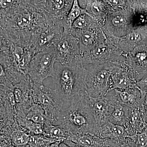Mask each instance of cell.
Wrapping results in <instances>:
<instances>
[{"label":"cell","mask_w":147,"mask_h":147,"mask_svg":"<svg viewBox=\"0 0 147 147\" xmlns=\"http://www.w3.org/2000/svg\"><path fill=\"white\" fill-rule=\"evenodd\" d=\"M0 14V37L24 47H34L35 38L48 24L33 1H14L9 8L1 9Z\"/></svg>","instance_id":"obj_1"},{"label":"cell","mask_w":147,"mask_h":147,"mask_svg":"<svg viewBox=\"0 0 147 147\" xmlns=\"http://www.w3.org/2000/svg\"><path fill=\"white\" fill-rule=\"evenodd\" d=\"M85 68L82 58L71 63H58L53 77L55 90L63 102L64 109L87 94Z\"/></svg>","instance_id":"obj_2"},{"label":"cell","mask_w":147,"mask_h":147,"mask_svg":"<svg viewBox=\"0 0 147 147\" xmlns=\"http://www.w3.org/2000/svg\"><path fill=\"white\" fill-rule=\"evenodd\" d=\"M88 94L72 102L61 113L57 125L71 135L90 134L98 136L99 128L90 109Z\"/></svg>","instance_id":"obj_3"},{"label":"cell","mask_w":147,"mask_h":147,"mask_svg":"<svg viewBox=\"0 0 147 147\" xmlns=\"http://www.w3.org/2000/svg\"><path fill=\"white\" fill-rule=\"evenodd\" d=\"M1 37V68L7 78L13 81L28 76V70L34 56L36 53L32 46L16 45Z\"/></svg>","instance_id":"obj_4"},{"label":"cell","mask_w":147,"mask_h":147,"mask_svg":"<svg viewBox=\"0 0 147 147\" xmlns=\"http://www.w3.org/2000/svg\"><path fill=\"white\" fill-rule=\"evenodd\" d=\"M124 64L95 63L84 65V82L88 95L95 98L106 96L111 91L112 75L120 69Z\"/></svg>","instance_id":"obj_5"},{"label":"cell","mask_w":147,"mask_h":147,"mask_svg":"<svg viewBox=\"0 0 147 147\" xmlns=\"http://www.w3.org/2000/svg\"><path fill=\"white\" fill-rule=\"evenodd\" d=\"M56 62L53 46L36 53L32 59L28 75L33 85H43L42 82L48 77L54 76Z\"/></svg>","instance_id":"obj_6"},{"label":"cell","mask_w":147,"mask_h":147,"mask_svg":"<svg viewBox=\"0 0 147 147\" xmlns=\"http://www.w3.org/2000/svg\"><path fill=\"white\" fill-rule=\"evenodd\" d=\"M83 65L90 64L114 63L122 65L126 63V55L113 45L107 38L82 56Z\"/></svg>","instance_id":"obj_7"},{"label":"cell","mask_w":147,"mask_h":147,"mask_svg":"<svg viewBox=\"0 0 147 147\" xmlns=\"http://www.w3.org/2000/svg\"><path fill=\"white\" fill-rule=\"evenodd\" d=\"M134 11L129 7L123 10L109 12L102 27L106 36L121 37L135 30L133 22Z\"/></svg>","instance_id":"obj_8"},{"label":"cell","mask_w":147,"mask_h":147,"mask_svg":"<svg viewBox=\"0 0 147 147\" xmlns=\"http://www.w3.org/2000/svg\"><path fill=\"white\" fill-rule=\"evenodd\" d=\"M53 47L58 63L66 64L82 58L79 39L72 28L64 30L62 37L54 43Z\"/></svg>","instance_id":"obj_9"},{"label":"cell","mask_w":147,"mask_h":147,"mask_svg":"<svg viewBox=\"0 0 147 147\" xmlns=\"http://www.w3.org/2000/svg\"><path fill=\"white\" fill-rule=\"evenodd\" d=\"M73 1L71 0H43L34 1V3L45 14L47 22L59 24L62 26L63 21L69 12Z\"/></svg>","instance_id":"obj_10"},{"label":"cell","mask_w":147,"mask_h":147,"mask_svg":"<svg viewBox=\"0 0 147 147\" xmlns=\"http://www.w3.org/2000/svg\"><path fill=\"white\" fill-rule=\"evenodd\" d=\"M72 29L79 39L82 57L85 53L89 52L96 45L105 42L107 39L102 26L96 21L89 28L84 30Z\"/></svg>","instance_id":"obj_11"},{"label":"cell","mask_w":147,"mask_h":147,"mask_svg":"<svg viewBox=\"0 0 147 147\" xmlns=\"http://www.w3.org/2000/svg\"><path fill=\"white\" fill-rule=\"evenodd\" d=\"M88 101L90 109L99 129L100 126L108 122L110 114L116 103L118 102L115 92L113 95H106L102 97H92L88 96Z\"/></svg>","instance_id":"obj_12"},{"label":"cell","mask_w":147,"mask_h":147,"mask_svg":"<svg viewBox=\"0 0 147 147\" xmlns=\"http://www.w3.org/2000/svg\"><path fill=\"white\" fill-rule=\"evenodd\" d=\"M113 45L127 55L135 48L147 44V33L143 27L121 37L106 36Z\"/></svg>","instance_id":"obj_13"},{"label":"cell","mask_w":147,"mask_h":147,"mask_svg":"<svg viewBox=\"0 0 147 147\" xmlns=\"http://www.w3.org/2000/svg\"><path fill=\"white\" fill-rule=\"evenodd\" d=\"M128 66L137 82L147 74V44L135 48L126 55Z\"/></svg>","instance_id":"obj_14"},{"label":"cell","mask_w":147,"mask_h":147,"mask_svg":"<svg viewBox=\"0 0 147 147\" xmlns=\"http://www.w3.org/2000/svg\"><path fill=\"white\" fill-rule=\"evenodd\" d=\"M63 30V27L60 24H48L35 38L33 46L36 53L53 46L62 37Z\"/></svg>","instance_id":"obj_15"},{"label":"cell","mask_w":147,"mask_h":147,"mask_svg":"<svg viewBox=\"0 0 147 147\" xmlns=\"http://www.w3.org/2000/svg\"><path fill=\"white\" fill-rule=\"evenodd\" d=\"M64 142L71 147H120L121 145L108 139L90 134L70 135Z\"/></svg>","instance_id":"obj_16"},{"label":"cell","mask_w":147,"mask_h":147,"mask_svg":"<svg viewBox=\"0 0 147 147\" xmlns=\"http://www.w3.org/2000/svg\"><path fill=\"white\" fill-rule=\"evenodd\" d=\"M136 83L131 69L125 63L120 69L112 75L110 91L135 88H138Z\"/></svg>","instance_id":"obj_17"},{"label":"cell","mask_w":147,"mask_h":147,"mask_svg":"<svg viewBox=\"0 0 147 147\" xmlns=\"http://www.w3.org/2000/svg\"><path fill=\"white\" fill-rule=\"evenodd\" d=\"M147 125L143 106L129 108L128 119L124 127L128 136L141 132Z\"/></svg>","instance_id":"obj_18"},{"label":"cell","mask_w":147,"mask_h":147,"mask_svg":"<svg viewBox=\"0 0 147 147\" xmlns=\"http://www.w3.org/2000/svg\"><path fill=\"white\" fill-rule=\"evenodd\" d=\"M98 137L121 145L128 136L124 127L108 122L99 129Z\"/></svg>","instance_id":"obj_19"},{"label":"cell","mask_w":147,"mask_h":147,"mask_svg":"<svg viewBox=\"0 0 147 147\" xmlns=\"http://www.w3.org/2000/svg\"><path fill=\"white\" fill-rule=\"evenodd\" d=\"M118 101L129 108L142 105V94L139 88L125 90H114Z\"/></svg>","instance_id":"obj_20"},{"label":"cell","mask_w":147,"mask_h":147,"mask_svg":"<svg viewBox=\"0 0 147 147\" xmlns=\"http://www.w3.org/2000/svg\"><path fill=\"white\" fill-rule=\"evenodd\" d=\"M84 9L96 22L103 26L108 13L104 1H86Z\"/></svg>","instance_id":"obj_21"},{"label":"cell","mask_w":147,"mask_h":147,"mask_svg":"<svg viewBox=\"0 0 147 147\" xmlns=\"http://www.w3.org/2000/svg\"><path fill=\"white\" fill-rule=\"evenodd\" d=\"M44 132L42 134L47 139L54 142H63L67 139L71 134L59 125L53 124L43 125Z\"/></svg>","instance_id":"obj_22"},{"label":"cell","mask_w":147,"mask_h":147,"mask_svg":"<svg viewBox=\"0 0 147 147\" xmlns=\"http://www.w3.org/2000/svg\"><path fill=\"white\" fill-rule=\"evenodd\" d=\"M129 109L128 107L121 105L118 102L110 114L108 122L125 127L128 119Z\"/></svg>","instance_id":"obj_23"},{"label":"cell","mask_w":147,"mask_h":147,"mask_svg":"<svg viewBox=\"0 0 147 147\" xmlns=\"http://www.w3.org/2000/svg\"><path fill=\"white\" fill-rule=\"evenodd\" d=\"M26 118L42 125L52 124L47 119L43 108L38 104H33L27 112Z\"/></svg>","instance_id":"obj_24"},{"label":"cell","mask_w":147,"mask_h":147,"mask_svg":"<svg viewBox=\"0 0 147 147\" xmlns=\"http://www.w3.org/2000/svg\"><path fill=\"white\" fill-rule=\"evenodd\" d=\"M86 13V9L80 5L79 1L74 0L69 12L63 21V30L71 29L74 21L82 14Z\"/></svg>","instance_id":"obj_25"},{"label":"cell","mask_w":147,"mask_h":147,"mask_svg":"<svg viewBox=\"0 0 147 147\" xmlns=\"http://www.w3.org/2000/svg\"><path fill=\"white\" fill-rule=\"evenodd\" d=\"M17 122L19 125L24 129H26L31 135H42L44 132L43 125L35 123L24 118L17 117Z\"/></svg>","instance_id":"obj_26"},{"label":"cell","mask_w":147,"mask_h":147,"mask_svg":"<svg viewBox=\"0 0 147 147\" xmlns=\"http://www.w3.org/2000/svg\"><path fill=\"white\" fill-rule=\"evenodd\" d=\"M95 21L89 13H83L74 21L71 28L77 30H84L89 28Z\"/></svg>","instance_id":"obj_27"},{"label":"cell","mask_w":147,"mask_h":147,"mask_svg":"<svg viewBox=\"0 0 147 147\" xmlns=\"http://www.w3.org/2000/svg\"><path fill=\"white\" fill-rule=\"evenodd\" d=\"M11 136V141L17 147L24 146L28 144L30 135L23 131H14Z\"/></svg>","instance_id":"obj_28"},{"label":"cell","mask_w":147,"mask_h":147,"mask_svg":"<svg viewBox=\"0 0 147 147\" xmlns=\"http://www.w3.org/2000/svg\"><path fill=\"white\" fill-rule=\"evenodd\" d=\"M51 139H47L42 135H30L29 147H49L55 143Z\"/></svg>","instance_id":"obj_29"},{"label":"cell","mask_w":147,"mask_h":147,"mask_svg":"<svg viewBox=\"0 0 147 147\" xmlns=\"http://www.w3.org/2000/svg\"><path fill=\"white\" fill-rule=\"evenodd\" d=\"M129 136L136 142L138 147H147V125L141 132Z\"/></svg>","instance_id":"obj_30"},{"label":"cell","mask_w":147,"mask_h":147,"mask_svg":"<svg viewBox=\"0 0 147 147\" xmlns=\"http://www.w3.org/2000/svg\"><path fill=\"white\" fill-rule=\"evenodd\" d=\"M141 94L147 92V74L136 83Z\"/></svg>","instance_id":"obj_31"},{"label":"cell","mask_w":147,"mask_h":147,"mask_svg":"<svg viewBox=\"0 0 147 147\" xmlns=\"http://www.w3.org/2000/svg\"><path fill=\"white\" fill-rule=\"evenodd\" d=\"M120 147H138L136 142L129 136H127Z\"/></svg>","instance_id":"obj_32"},{"label":"cell","mask_w":147,"mask_h":147,"mask_svg":"<svg viewBox=\"0 0 147 147\" xmlns=\"http://www.w3.org/2000/svg\"><path fill=\"white\" fill-rule=\"evenodd\" d=\"M61 142H57L53 143L51 144L49 147H59V145Z\"/></svg>","instance_id":"obj_33"},{"label":"cell","mask_w":147,"mask_h":147,"mask_svg":"<svg viewBox=\"0 0 147 147\" xmlns=\"http://www.w3.org/2000/svg\"><path fill=\"white\" fill-rule=\"evenodd\" d=\"M59 147H71L68 146V145L67 144L64 142H61L59 145Z\"/></svg>","instance_id":"obj_34"}]
</instances>
